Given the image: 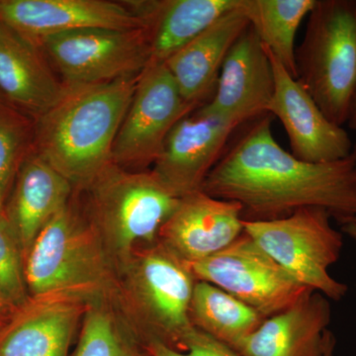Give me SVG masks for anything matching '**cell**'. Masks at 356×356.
Here are the masks:
<instances>
[{
    "instance_id": "6da1fadb",
    "label": "cell",
    "mask_w": 356,
    "mask_h": 356,
    "mask_svg": "<svg viewBox=\"0 0 356 356\" xmlns=\"http://www.w3.org/2000/svg\"><path fill=\"white\" fill-rule=\"evenodd\" d=\"M271 115L250 122L206 177L201 191L235 201L245 221H270L305 208L329 212L339 225L356 218V145L350 156L307 163L276 142Z\"/></svg>"
},
{
    "instance_id": "7a4b0ae2",
    "label": "cell",
    "mask_w": 356,
    "mask_h": 356,
    "mask_svg": "<svg viewBox=\"0 0 356 356\" xmlns=\"http://www.w3.org/2000/svg\"><path fill=\"white\" fill-rule=\"evenodd\" d=\"M140 76L67 84L60 102L34 121L33 149L83 191L112 163V149Z\"/></svg>"
},
{
    "instance_id": "3957f363",
    "label": "cell",
    "mask_w": 356,
    "mask_h": 356,
    "mask_svg": "<svg viewBox=\"0 0 356 356\" xmlns=\"http://www.w3.org/2000/svg\"><path fill=\"white\" fill-rule=\"evenodd\" d=\"M196 282L189 262L158 240L137 248L119 269L112 304L143 343L180 350L194 327L189 307Z\"/></svg>"
},
{
    "instance_id": "277c9868",
    "label": "cell",
    "mask_w": 356,
    "mask_h": 356,
    "mask_svg": "<svg viewBox=\"0 0 356 356\" xmlns=\"http://www.w3.org/2000/svg\"><path fill=\"white\" fill-rule=\"evenodd\" d=\"M81 203L117 270L135 250L152 245L180 199L151 170L135 172L110 163L88 187Z\"/></svg>"
},
{
    "instance_id": "5b68a950",
    "label": "cell",
    "mask_w": 356,
    "mask_h": 356,
    "mask_svg": "<svg viewBox=\"0 0 356 356\" xmlns=\"http://www.w3.org/2000/svg\"><path fill=\"white\" fill-rule=\"evenodd\" d=\"M25 277L30 296L69 292L113 300L118 270L74 194L33 243Z\"/></svg>"
},
{
    "instance_id": "8992f818",
    "label": "cell",
    "mask_w": 356,
    "mask_h": 356,
    "mask_svg": "<svg viewBox=\"0 0 356 356\" xmlns=\"http://www.w3.org/2000/svg\"><path fill=\"white\" fill-rule=\"evenodd\" d=\"M297 79L343 127L356 96V0H316L296 49Z\"/></svg>"
},
{
    "instance_id": "52a82bcc",
    "label": "cell",
    "mask_w": 356,
    "mask_h": 356,
    "mask_svg": "<svg viewBox=\"0 0 356 356\" xmlns=\"http://www.w3.org/2000/svg\"><path fill=\"white\" fill-rule=\"evenodd\" d=\"M332 219L324 209L305 208L270 221L243 220V232L300 284L341 301L348 285L332 277L330 268L341 257L343 234Z\"/></svg>"
},
{
    "instance_id": "ba28073f",
    "label": "cell",
    "mask_w": 356,
    "mask_h": 356,
    "mask_svg": "<svg viewBox=\"0 0 356 356\" xmlns=\"http://www.w3.org/2000/svg\"><path fill=\"white\" fill-rule=\"evenodd\" d=\"M38 44L65 84L140 76L151 62L149 28H86L47 37Z\"/></svg>"
},
{
    "instance_id": "9c48e42d",
    "label": "cell",
    "mask_w": 356,
    "mask_h": 356,
    "mask_svg": "<svg viewBox=\"0 0 356 356\" xmlns=\"http://www.w3.org/2000/svg\"><path fill=\"white\" fill-rule=\"evenodd\" d=\"M196 109L185 102L165 64L147 65L115 139L112 163L125 170H147L170 131Z\"/></svg>"
},
{
    "instance_id": "30bf717a",
    "label": "cell",
    "mask_w": 356,
    "mask_h": 356,
    "mask_svg": "<svg viewBox=\"0 0 356 356\" xmlns=\"http://www.w3.org/2000/svg\"><path fill=\"white\" fill-rule=\"evenodd\" d=\"M189 264L196 280L221 288L266 318L286 310L311 290L297 282L245 232L221 252Z\"/></svg>"
},
{
    "instance_id": "8fae6325",
    "label": "cell",
    "mask_w": 356,
    "mask_h": 356,
    "mask_svg": "<svg viewBox=\"0 0 356 356\" xmlns=\"http://www.w3.org/2000/svg\"><path fill=\"white\" fill-rule=\"evenodd\" d=\"M266 49L274 74V92L267 114L282 124L293 156L313 163H330L350 156L355 144L348 133L323 113L298 79Z\"/></svg>"
},
{
    "instance_id": "7c38bea8",
    "label": "cell",
    "mask_w": 356,
    "mask_h": 356,
    "mask_svg": "<svg viewBox=\"0 0 356 356\" xmlns=\"http://www.w3.org/2000/svg\"><path fill=\"white\" fill-rule=\"evenodd\" d=\"M92 301L69 292L30 296L0 327V356H67Z\"/></svg>"
},
{
    "instance_id": "4fadbf2b",
    "label": "cell",
    "mask_w": 356,
    "mask_h": 356,
    "mask_svg": "<svg viewBox=\"0 0 356 356\" xmlns=\"http://www.w3.org/2000/svg\"><path fill=\"white\" fill-rule=\"evenodd\" d=\"M238 128L196 109L168 134L151 170L179 198L201 191Z\"/></svg>"
},
{
    "instance_id": "5bb4252c",
    "label": "cell",
    "mask_w": 356,
    "mask_h": 356,
    "mask_svg": "<svg viewBox=\"0 0 356 356\" xmlns=\"http://www.w3.org/2000/svg\"><path fill=\"white\" fill-rule=\"evenodd\" d=\"M0 24L37 44L47 37L86 28H147L129 1L109 0H0Z\"/></svg>"
},
{
    "instance_id": "9a60e30c",
    "label": "cell",
    "mask_w": 356,
    "mask_h": 356,
    "mask_svg": "<svg viewBox=\"0 0 356 356\" xmlns=\"http://www.w3.org/2000/svg\"><path fill=\"white\" fill-rule=\"evenodd\" d=\"M273 92L270 58L248 26L225 58L212 97L198 109L241 127L267 114Z\"/></svg>"
},
{
    "instance_id": "2e32d148",
    "label": "cell",
    "mask_w": 356,
    "mask_h": 356,
    "mask_svg": "<svg viewBox=\"0 0 356 356\" xmlns=\"http://www.w3.org/2000/svg\"><path fill=\"white\" fill-rule=\"evenodd\" d=\"M243 207L202 191L180 199L158 240L192 264L216 254L243 233Z\"/></svg>"
},
{
    "instance_id": "e0dca14e",
    "label": "cell",
    "mask_w": 356,
    "mask_h": 356,
    "mask_svg": "<svg viewBox=\"0 0 356 356\" xmlns=\"http://www.w3.org/2000/svg\"><path fill=\"white\" fill-rule=\"evenodd\" d=\"M331 321L330 300L308 290L286 310L266 318L233 350L242 356H325L336 346Z\"/></svg>"
},
{
    "instance_id": "ac0fdd59",
    "label": "cell",
    "mask_w": 356,
    "mask_h": 356,
    "mask_svg": "<svg viewBox=\"0 0 356 356\" xmlns=\"http://www.w3.org/2000/svg\"><path fill=\"white\" fill-rule=\"evenodd\" d=\"M65 89L39 44L0 24V93L9 104L36 119Z\"/></svg>"
},
{
    "instance_id": "d6986e66",
    "label": "cell",
    "mask_w": 356,
    "mask_h": 356,
    "mask_svg": "<svg viewBox=\"0 0 356 356\" xmlns=\"http://www.w3.org/2000/svg\"><path fill=\"white\" fill-rule=\"evenodd\" d=\"M74 191L69 180L32 149L18 170L3 209L24 261L42 229L70 203Z\"/></svg>"
},
{
    "instance_id": "ffe728a7",
    "label": "cell",
    "mask_w": 356,
    "mask_h": 356,
    "mask_svg": "<svg viewBox=\"0 0 356 356\" xmlns=\"http://www.w3.org/2000/svg\"><path fill=\"white\" fill-rule=\"evenodd\" d=\"M250 26L238 6L198 35L165 63L185 102L203 106L212 97L232 47Z\"/></svg>"
},
{
    "instance_id": "44dd1931",
    "label": "cell",
    "mask_w": 356,
    "mask_h": 356,
    "mask_svg": "<svg viewBox=\"0 0 356 356\" xmlns=\"http://www.w3.org/2000/svg\"><path fill=\"white\" fill-rule=\"evenodd\" d=\"M130 3L147 23L149 64H165L224 14L235 9L240 0H159Z\"/></svg>"
},
{
    "instance_id": "7402d4cb",
    "label": "cell",
    "mask_w": 356,
    "mask_h": 356,
    "mask_svg": "<svg viewBox=\"0 0 356 356\" xmlns=\"http://www.w3.org/2000/svg\"><path fill=\"white\" fill-rule=\"evenodd\" d=\"M195 329L233 348L252 334L266 318L221 288L197 280L189 307Z\"/></svg>"
},
{
    "instance_id": "603a6c76",
    "label": "cell",
    "mask_w": 356,
    "mask_h": 356,
    "mask_svg": "<svg viewBox=\"0 0 356 356\" xmlns=\"http://www.w3.org/2000/svg\"><path fill=\"white\" fill-rule=\"evenodd\" d=\"M316 0H241V9L262 44L297 79L295 40Z\"/></svg>"
},
{
    "instance_id": "cb8c5ba5",
    "label": "cell",
    "mask_w": 356,
    "mask_h": 356,
    "mask_svg": "<svg viewBox=\"0 0 356 356\" xmlns=\"http://www.w3.org/2000/svg\"><path fill=\"white\" fill-rule=\"evenodd\" d=\"M74 356H151L111 301L91 302Z\"/></svg>"
},
{
    "instance_id": "d4e9b609",
    "label": "cell",
    "mask_w": 356,
    "mask_h": 356,
    "mask_svg": "<svg viewBox=\"0 0 356 356\" xmlns=\"http://www.w3.org/2000/svg\"><path fill=\"white\" fill-rule=\"evenodd\" d=\"M34 144V122L0 100V212H3L23 161Z\"/></svg>"
},
{
    "instance_id": "484cf974",
    "label": "cell",
    "mask_w": 356,
    "mask_h": 356,
    "mask_svg": "<svg viewBox=\"0 0 356 356\" xmlns=\"http://www.w3.org/2000/svg\"><path fill=\"white\" fill-rule=\"evenodd\" d=\"M0 295L14 309L30 297L24 257L3 212H0Z\"/></svg>"
},
{
    "instance_id": "4316f807",
    "label": "cell",
    "mask_w": 356,
    "mask_h": 356,
    "mask_svg": "<svg viewBox=\"0 0 356 356\" xmlns=\"http://www.w3.org/2000/svg\"><path fill=\"white\" fill-rule=\"evenodd\" d=\"M144 346L151 356H242L227 344L195 327L184 337L180 350L156 341H149Z\"/></svg>"
},
{
    "instance_id": "83f0119b",
    "label": "cell",
    "mask_w": 356,
    "mask_h": 356,
    "mask_svg": "<svg viewBox=\"0 0 356 356\" xmlns=\"http://www.w3.org/2000/svg\"><path fill=\"white\" fill-rule=\"evenodd\" d=\"M14 310L15 309L9 305L6 300L2 298L1 295H0V327L13 315Z\"/></svg>"
},
{
    "instance_id": "f1b7e54d",
    "label": "cell",
    "mask_w": 356,
    "mask_h": 356,
    "mask_svg": "<svg viewBox=\"0 0 356 356\" xmlns=\"http://www.w3.org/2000/svg\"><path fill=\"white\" fill-rule=\"evenodd\" d=\"M341 226L343 235L350 236L351 240L356 243V222H346Z\"/></svg>"
},
{
    "instance_id": "f546056e",
    "label": "cell",
    "mask_w": 356,
    "mask_h": 356,
    "mask_svg": "<svg viewBox=\"0 0 356 356\" xmlns=\"http://www.w3.org/2000/svg\"><path fill=\"white\" fill-rule=\"evenodd\" d=\"M348 125L351 130L356 131V96L355 102H353V109H351L350 120L348 122Z\"/></svg>"
},
{
    "instance_id": "4dcf8cb0",
    "label": "cell",
    "mask_w": 356,
    "mask_h": 356,
    "mask_svg": "<svg viewBox=\"0 0 356 356\" xmlns=\"http://www.w3.org/2000/svg\"><path fill=\"white\" fill-rule=\"evenodd\" d=\"M334 348H332V350H330L329 351H327V355H325V356H332V355H334Z\"/></svg>"
},
{
    "instance_id": "1f68e13d",
    "label": "cell",
    "mask_w": 356,
    "mask_h": 356,
    "mask_svg": "<svg viewBox=\"0 0 356 356\" xmlns=\"http://www.w3.org/2000/svg\"><path fill=\"white\" fill-rule=\"evenodd\" d=\"M0 100H4V102H6V100L4 99L3 96H2L1 93H0Z\"/></svg>"
},
{
    "instance_id": "d6a6232c",
    "label": "cell",
    "mask_w": 356,
    "mask_h": 356,
    "mask_svg": "<svg viewBox=\"0 0 356 356\" xmlns=\"http://www.w3.org/2000/svg\"><path fill=\"white\" fill-rule=\"evenodd\" d=\"M350 222H356V218H355V219L351 220V221H350Z\"/></svg>"
}]
</instances>
